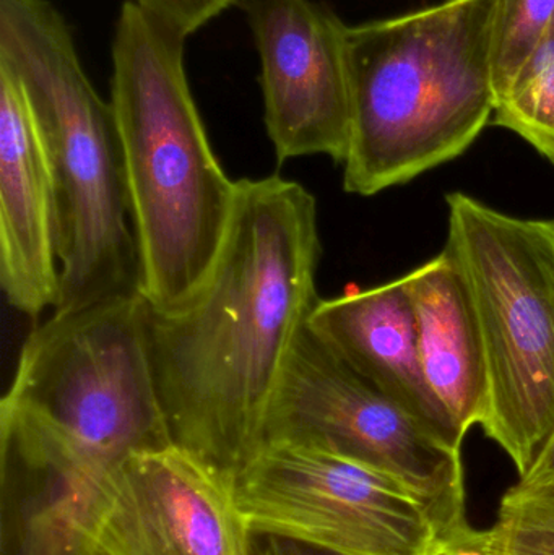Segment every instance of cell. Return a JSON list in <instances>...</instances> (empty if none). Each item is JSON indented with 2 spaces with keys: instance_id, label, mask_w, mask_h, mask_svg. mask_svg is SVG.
Segmentation results:
<instances>
[{
  "instance_id": "cell-21",
  "label": "cell",
  "mask_w": 554,
  "mask_h": 555,
  "mask_svg": "<svg viewBox=\"0 0 554 555\" xmlns=\"http://www.w3.org/2000/svg\"><path fill=\"white\" fill-rule=\"evenodd\" d=\"M436 555H488L478 546L477 543V531H475L474 537L468 538L465 541H459V543H449L442 547Z\"/></svg>"
},
{
  "instance_id": "cell-7",
  "label": "cell",
  "mask_w": 554,
  "mask_h": 555,
  "mask_svg": "<svg viewBox=\"0 0 554 555\" xmlns=\"http://www.w3.org/2000/svg\"><path fill=\"white\" fill-rule=\"evenodd\" d=\"M267 443L311 447L370 466L409 488L448 543L475 533L465 515L461 452L358 374L308 323L270 403Z\"/></svg>"
},
{
  "instance_id": "cell-8",
  "label": "cell",
  "mask_w": 554,
  "mask_h": 555,
  "mask_svg": "<svg viewBox=\"0 0 554 555\" xmlns=\"http://www.w3.org/2000/svg\"><path fill=\"white\" fill-rule=\"evenodd\" d=\"M231 488L254 537L340 555H436L449 544L402 482L325 450L267 443Z\"/></svg>"
},
{
  "instance_id": "cell-14",
  "label": "cell",
  "mask_w": 554,
  "mask_h": 555,
  "mask_svg": "<svg viewBox=\"0 0 554 555\" xmlns=\"http://www.w3.org/2000/svg\"><path fill=\"white\" fill-rule=\"evenodd\" d=\"M402 278L429 387L467 436L480 426L488 397L484 341L467 286L445 250Z\"/></svg>"
},
{
  "instance_id": "cell-9",
  "label": "cell",
  "mask_w": 554,
  "mask_h": 555,
  "mask_svg": "<svg viewBox=\"0 0 554 555\" xmlns=\"http://www.w3.org/2000/svg\"><path fill=\"white\" fill-rule=\"evenodd\" d=\"M243 9L280 165L312 155L344 165L350 139L348 25L315 0H243Z\"/></svg>"
},
{
  "instance_id": "cell-20",
  "label": "cell",
  "mask_w": 554,
  "mask_h": 555,
  "mask_svg": "<svg viewBox=\"0 0 554 555\" xmlns=\"http://www.w3.org/2000/svg\"><path fill=\"white\" fill-rule=\"evenodd\" d=\"M263 546L259 551L254 546V555H340L318 550V547L306 546L295 541L282 540V538L262 537Z\"/></svg>"
},
{
  "instance_id": "cell-2",
  "label": "cell",
  "mask_w": 554,
  "mask_h": 555,
  "mask_svg": "<svg viewBox=\"0 0 554 555\" xmlns=\"http://www.w3.org/2000/svg\"><path fill=\"white\" fill-rule=\"evenodd\" d=\"M185 36L126 0L114 26L116 116L140 266L152 307L184 299L210 272L230 228L237 181L215 156L189 87Z\"/></svg>"
},
{
  "instance_id": "cell-1",
  "label": "cell",
  "mask_w": 554,
  "mask_h": 555,
  "mask_svg": "<svg viewBox=\"0 0 554 555\" xmlns=\"http://www.w3.org/2000/svg\"><path fill=\"white\" fill-rule=\"evenodd\" d=\"M314 195L280 176L240 179L223 246L191 294L149 309L172 446L234 476L262 450L270 403L318 304Z\"/></svg>"
},
{
  "instance_id": "cell-22",
  "label": "cell",
  "mask_w": 554,
  "mask_h": 555,
  "mask_svg": "<svg viewBox=\"0 0 554 555\" xmlns=\"http://www.w3.org/2000/svg\"><path fill=\"white\" fill-rule=\"evenodd\" d=\"M87 555H104L103 553H101L100 550H98L96 546H94L93 544V547H91L90 551H88V554Z\"/></svg>"
},
{
  "instance_id": "cell-19",
  "label": "cell",
  "mask_w": 554,
  "mask_h": 555,
  "mask_svg": "<svg viewBox=\"0 0 554 555\" xmlns=\"http://www.w3.org/2000/svg\"><path fill=\"white\" fill-rule=\"evenodd\" d=\"M519 482L526 486L554 485V433L530 472L519 478Z\"/></svg>"
},
{
  "instance_id": "cell-17",
  "label": "cell",
  "mask_w": 554,
  "mask_h": 555,
  "mask_svg": "<svg viewBox=\"0 0 554 555\" xmlns=\"http://www.w3.org/2000/svg\"><path fill=\"white\" fill-rule=\"evenodd\" d=\"M554 25V0H500L494 31V93H501Z\"/></svg>"
},
{
  "instance_id": "cell-5",
  "label": "cell",
  "mask_w": 554,
  "mask_h": 555,
  "mask_svg": "<svg viewBox=\"0 0 554 555\" xmlns=\"http://www.w3.org/2000/svg\"><path fill=\"white\" fill-rule=\"evenodd\" d=\"M445 253L480 326L488 397L480 426L524 478L554 433V218H520L452 192Z\"/></svg>"
},
{
  "instance_id": "cell-15",
  "label": "cell",
  "mask_w": 554,
  "mask_h": 555,
  "mask_svg": "<svg viewBox=\"0 0 554 555\" xmlns=\"http://www.w3.org/2000/svg\"><path fill=\"white\" fill-rule=\"evenodd\" d=\"M493 124L519 135L554 166V25L498 94Z\"/></svg>"
},
{
  "instance_id": "cell-18",
  "label": "cell",
  "mask_w": 554,
  "mask_h": 555,
  "mask_svg": "<svg viewBox=\"0 0 554 555\" xmlns=\"http://www.w3.org/2000/svg\"><path fill=\"white\" fill-rule=\"evenodd\" d=\"M188 38L240 0H133Z\"/></svg>"
},
{
  "instance_id": "cell-16",
  "label": "cell",
  "mask_w": 554,
  "mask_h": 555,
  "mask_svg": "<svg viewBox=\"0 0 554 555\" xmlns=\"http://www.w3.org/2000/svg\"><path fill=\"white\" fill-rule=\"evenodd\" d=\"M488 555H554V485L517 482L504 494L498 520L477 531Z\"/></svg>"
},
{
  "instance_id": "cell-11",
  "label": "cell",
  "mask_w": 554,
  "mask_h": 555,
  "mask_svg": "<svg viewBox=\"0 0 554 555\" xmlns=\"http://www.w3.org/2000/svg\"><path fill=\"white\" fill-rule=\"evenodd\" d=\"M2 555H87L111 469L18 404L0 403Z\"/></svg>"
},
{
  "instance_id": "cell-6",
  "label": "cell",
  "mask_w": 554,
  "mask_h": 555,
  "mask_svg": "<svg viewBox=\"0 0 554 555\" xmlns=\"http://www.w3.org/2000/svg\"><path fill=\"white\" fill-rule=\"evenodd\" d=\"M149 309L142 294H130L52 313L26 338L3 400L111 472L136 453L171 447Z\"/></svg>"
},
{
  "instance_id": "cell-12",
  "label": "cell",
  "mask_w": 554,
  "mask_h": 555,
  "mask_svg": "<svg viewBox=\"0 0 554 555\" xmlns=\"http://www.w3.org/2000/svg\"><path fill=\"white\" fill-rule=\"evenodd\" d=\"M0 283L13 309L57 306L59 205L44 140L22 85L0 64Z\"/></svg>"
},
{
  "instance_id": "cell-4",
  "label": "cell",
  "mask_w": 554,
  "mask_h": 555,
  "mask_svg": "<svg viewBox=\"0 0 554 555\" xmlns=\"http://www.w3.org/2000/svg\"><path fill=\"white\" fill-rule=\"evenodd\" d=\"M0 64L25 91L59 205L61 294L54 312L140 294L119 130L49 0H0Z\"/></svg>"
},
{
  "instance_id": "cell-3",
  "label": "cell",
  "mask_w": 554,
  "mask_h": 555,
  "mask_svg": "<svg viewBox=\"0 0 554 555\" xmlns=\"http://www.w3.org/2000/svg\"><path fill=\"white\" fill-rule=\"evenodd\" d=\"M500 0H442L347 26L348 194L373 197L464 155L493 120Z\"/></svg>"
},
{
  "instance_id": "cell-13",
  "label": "cell",
  "mask_w": 554,
  "mask_h": 555,
  "mask_svg": "<svg viewBox=\"0 0 554 555\" xmlns=\"http://www.w3.org/2000/svg\"><path fill=\"white\" fill-rule=\"evenodd\" d=\"M308 325L358 374L461 452L465 436L429 387L403 278L319 299Z\"/></svg>"
},
{
  "instance_id": "cell-10",
  "label": "cell",
  "mask_w": 554,
  "mask_h": 555,
  "mask_svg": "<svg viewBox=\"0 0 554 555\" xmlns=\"http://www.w3.org/2000/svg\"><path fill=\"white\" fill-rule=\"evenodd\" d=\"M253 538L230 479L171 446L114 469L93 544L104 555H254Z\"/></svg>"
}]
</instances>
